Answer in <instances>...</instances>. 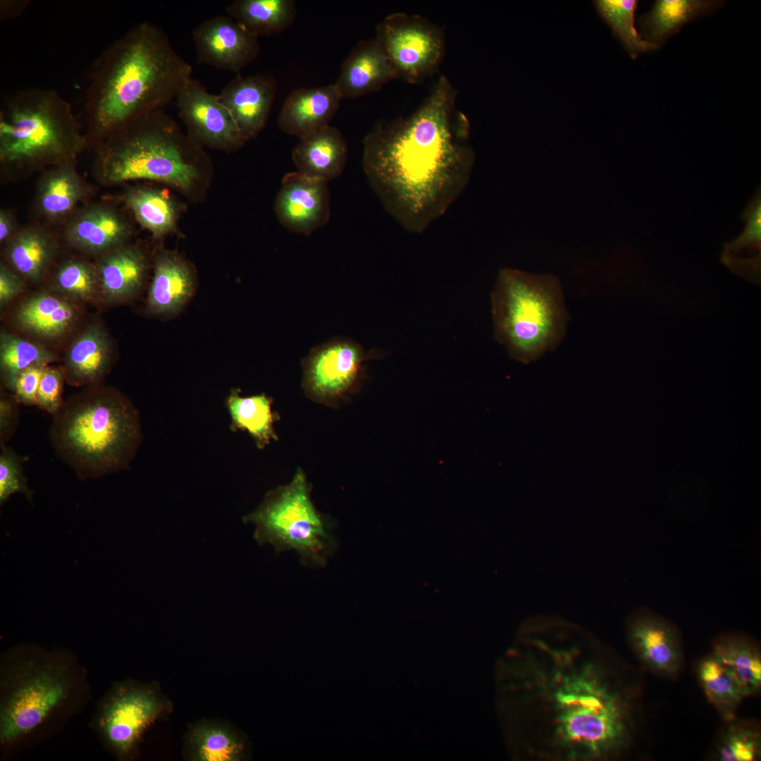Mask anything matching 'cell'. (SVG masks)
<instances>
[{"mask_svg": "<svg viewBox=\"0 0 761 761\" xmlns=\"http://www.w3.org/2000/svg\"><path fill=\"white\" fill-rule=\"evenodd\" d=\"M501 667L514 753L530 761H608L633 746L636 690L591 633L557 615L521 625Z\"/></svg>", "mask_w": 761, "mask_h": 761, "instance_id": "obj_1", "label": "cell"}, {"mask_svg": "<svg viewBox=\"0 0 761 761\" xmlns=\"http://www.w3.org/2000/svg\"><path fill=\"white\" fill-rule=\"evenodd\" d=\"M457 92L440 75L412 113L373 128L362 166L383 205L406 230L423 231L467 185L475 154Z\"/></svg>", "mask_w": 761, "mask_h": 761, "instance_id": "obj_2", "label": "cell"}, {"mask_svg": "<svg viewBox=\"0 0 761 761\" xmlns=\"http://www.w3.org/2000/svg\"><path fill=\"white\" fill-rule=\"evenodd\" d=\"M192 68L159 26L140 23L109 44L92 65L85 111L87 147L175 99Z\"/></svg>", "mask_w": 761, "mask_h": 761, "instance_id": "obj_3", "label": "cell"}, {"mask_svg": "<svg viewBox=\"0 0 761 761\" xmlns=\"http://www.w3.org/2000/svg\"><path fill=\"white\" fill-rule=\"evenodd\" d=\"M48 436L57 456L84 480L126 469L141 428L137 410L123 395L97 385L63 402Z\"/></svg>", "mask_w": 761, "mask_h": 761, "instance_id": "obj_4", "label": "cell"}, {"mask_svg": "<svg viewBox=\"0 0 761 761\" xmlns=\"http://www.w3.org/2000/svg\"><path fill=\"white\" fill-rule=\"evenodd\" d=\"M87 147L70 103L55 90L20 89L0 109V161L12 172L73 163Z\"/></svg>", "mask_w": 761, "mask_h": 761, "instance_id": "obj_5", "label": "cell"}, {"mask_svg": "<svg viewBox=\"0 0 761 761\" xmlns=\"http://www.w3.org/2000/svg\"><path fill=\"white\" fill-rule=\"evenodd\" d=\"M491 300L495 337L518 361L537 360L564 334L567 315L553 275L503 268Z\"/></svg>", "mask_w": 761, "mask_h": 761, "instance_id": "obj_6", "label": "cell"}, {"mask_svg": "<svg viewBox=\"0 0 761 761\" xmlns=\"http://www.w3.org/2000/svg\"><path fill=\"white\" fill-rule=\"evenodd\" d=\"M94 149V172L104 185L147 179L188 189L198 178L162 109L129 123Z\"/></svg>", "mask_w": 761, "mask_h": 761, "instance_id": "obj_7", "label": "cell"}, {"mask_svg": "<svg viewBox=\"0 0 761 761\" xmlns=\"http://www.w3.org/2000/svg\"><path fill=\"white\" fill-rule=\"evenodd\" d=\"M1 674L0 741L13 745L63 707L76 691L75 669L58 652L12 656Z\"/></svg>", "mask_w": 761, "mask_h": 761, "instance_id": "obj_8", "label": "cell"}, {"mask_svg": "<svg viewBox=\"0 0 761 761\" xmlns=\"http://www.w3.org/2000/svg\"><path fill=\"white\" fill-rule=\"evenodd\" d=\"M311 486L297 468L290 482L269 491L261 504L244 518L255 526L254 538L277 552L295 550L302 564L322 567L336 547L331 521L311 497Z\"/></svg>", "mask_w": 761, "mask_h": 761, "instance_id": "obj_9", "label": "cell"}, {"mask_svg": "<svg viewBox=\"0 0 761 761\" xmlns=\"http://www.w3.org/2000/svg\"><path fill=\"white\" fill-rule=\"evenodd\" d=\"M390 60L397 78L419 84L438 69L445 49L442 28L430 20L402 12L387 16L375 37Z\"/></svg>", "mask_w": 761, "mask_h": 761, "instance_id": "obj_10", "label": "cell"}, {"mask_svg": "<svg viewBox=\"0 0 761 761\" xmlns=\"http://www.w3.org/2000/svg\"><path fill=\"white\" fill-rule=\"evenodd\" d=\"M378 352H366L354 340L333 338L312 348L302 360V386L309 400L335 407L359 390L364 363Z\"/></svg>", "mask_w": 761, "mask_h": 761, "instance_id": "obj_11", "label": "cell"}, {"mask_svg": "<svg viewBox=\"0 0 761 761\" xmlns=\"http://www.w3.org/2000/svg\"><path fill=\"white\" fill-rule=\"evenodd\" d=\"M164 708L154 690L118 684L100 703L95 725L105 744L122 758L132 750L144 729Z\"/></svg>", "mask_w": 761, "mask_h": 761, "instance_id": "obj_12", "label": "cell"}, {"mask_svg": "<svg viewBox=\"0 0 761 761\" xmlns=\"http://www.w3.org/2000/svg\"><path fill=\"white\" fill-rule=\"evenodd\" d=\"M180 117L202 142L221 149H234L245 140L218 94L210 93L191 78L175 97Z\"/></svg>", "mask_w": 761, "mask_h": 761, "instance_id": "obj_13", "label": "cell"}, {"mask_svg": "<svg viewBox=\"0 0 761 761\" xmlns=\"http://www.w3.org/2000/svg\"><path fill=\"white\" fill-rule=\"evenodd\" d=\"M192 38L199 63L237 74L260 53L258 37L228 15L204 20L193 30Z\"/></svg>", "mask_w": 761, "mask_h": 761, "instance_id": "obj_14", "label": "cell"}, {"mask_svg": "<svg viewBox=\"0 0 761 761\" xmlns=\"http://www.w3.org/2000/svg\"><path fill=\"white\" fill-rule=\"evenodd\" d=\"M627 641L639 661L662 676L673 677L682 663L679 633L675 626L645 607L626 621Z\"/></svg>", "mask_w": 761, "mask_h": 761, "instance_id": "obj_15", "label": "cell"}, {"mask_svg": "<svg viewBox=\"0 0 761 761\" xmlns=\"http://www.w3.org/2000/svg\"><path fill=\"white\" fill-rule=\"evenodd\" d=\"M328 182L298 171L284 177L275 210L280 223L294 233L311 235L330 218Z\"/></svg>", "mask_w": 761, "mask_h": 761, "instance_id": "obj_16", "label": "cell"}, {"mask_svg": "<svg viewBox=\"0 0 761 761\" xmlns=\"http://www.w3.org/2000/svg\"><path fill=\"white\" fill-rule=\"evenodd\" d=\"M276 89L275 78L267 74L247 76L237 74L218 94L245 140L253 138L264 128Z\"/></svg>", "mask_w": 761, "mask_h": 761, "instance_id": "obj_17", "label": "cell"}, {"mask_svg": "<svg viewBox=\"0 0 761 761\" xmlns=\"http://www.w3.org/2000/svg\"><path fill=\"white\" fill-rule=\"evenodd\" d=\"M342 97L335 83L299 88L285 99L278 118L285 133L302 140L329 125L338 111Z\"/></svg>", "mask_w": 761, "mask_h": 761, "instance_id": "obj_18", "label": "cell"}, {"mask_svg": "<svg viewBox=\"0 0 761 761\" xmlns=\"http://www.w3.org/2000/svg\"><path fill=\"white\" fill-rule=\"evenodd\" d=\"M397 78L385 52L374 37L359 41L342 61L335 82L342 99H356L378 91Z\"/></svg>", "mask_w": 761, "mask_h": 761, "instance_id": "obj_19", "label": "cell"}, {"mask_svg": "<svg viewBox=\"0 0 761 761\" xmlns=\"http://www.w3.org/2000/svg\"><path fill=\"white\" fill-rule=\"evenodd\" d=\"M113 350L104 328L98 323L89 326L71 343L62 367L67 382L75 386L100 385L110 371Z\"/></svg>", "mask_w": 761, "mask_h": 761, "instance_id": "obj_20", "label": "cell"}, {"mask_svg": "<svg viewBox=\"0 0 761 761\" xmlns=\"http://www.w3.org/2000/svg\"><path fill=\"white\" fill-rule=\"evenodd\" d=\"M195 288V277L189 264L175 254L161 252L155 258L148 309L161 316L177 314L192 297Z\"/></svg>", "mask_w": 761, "mask_h": 761, "instance_id": "obj_21", "label": "cell"}, {"mask_svg": "<svg viewBox=\"0 0 761 761\" xmlns=\"http://www.w3.org/2000/svg\"><path fill=\"white\" fill-rule=\"evenodd\" d=\"M129 235L124 218L115 209L94 205L82 209L69 222L66 240L75 248L92 254L107 253L121 246Z\"/></svg>", "mask_w": 761, "mask_h": 761, "instance_id": "obj_22", "label": "cell"}, {"mask_svg": "<svg viewBox=\"0 0 761 761\" xmlns=\"http://www.w3.org/2000/svg\"><path fill=\"white\" fill-rule=\"evenodd\" d=\"M347 151L342 132L329 125L299 140L292 150V159L298 172L329 182L342 173Z\"/></svg>", "mask_w": 761, "mask_h": 761, "instance_id": "obj_23", "label": "cell"}, {"mask_svg": "<svg viewBox=\"0 0 761 761\" xmlns=\"http://www.w3.org/2000/svg\"><path fill=\"white\" fill-rule=\"evenodd\" d=\"M143 254L132 247H118L106 253L97 267L99 294L106 302H122L141 290L146 276Z\"/></svg>", "mask_w": 761, "mask_h": 761, "instance_id": "obj_24", "label": "cell"}, {"mask_svg": "<svg viewBox=\"0 0 761 761\" xmlns=\"http://www.w3.org/2000/svg\"><path fill=\"white\" fill-rule=\"evenodd\" d=\"M724 4L720 0H657L638 18L639 35L658 49L685 24L714 14Z\"/></svg>", "mask_w": 761, "mask_h": 761, "instance_id": "obj_25", "label": "cell"}, {"mask_svg": "<svg viewBox=\"0 0 761 761\" xmlns=\"http://www.w3.org/2000/svg\"><path fill=\"white\" fill-rule=\"evenodd\" d=\"M78 318L70 301L49 293L35 295L23 302L16 312V321L25 330L46 339L67 333Z\"/></svg>", "mask_w": 761, "mask_h": 761, "instance_id": "obj_26", "label": "cell"}, {"mask_svg": "<svg viewBox=\"0 0 761 761\" xmlns=\"http://www.w3.org/2000/svg\"><path fill=\"white\" fill-rule=\"evenodd\" d=\"M741 218L745 226L741 234L725 244L722 262L734 273L755 283L760 280L761 196L760 190L750 201Z\"/></svg>", "mask_w": 761, "mask_h": 761, "instance_id": "obj_27", "label": "cell"}, {"mask_svg": "<svg viewBox=\"0 0 761 761\" xmlns=\"http://www.w3.org/2000/svg\"><path fill=\"white\" fill-rule=\"evenodd\" d=\"M712 653L739 686L744 698L757 693L761 686V657L747 636L737 633L719 636Z\"/></svg>", "mask_w": 761, "mask_h": 761, "instance_id": "obj_28", "label": "cell"}, {"mask_svg": "<svg viewBox=\"0 0 761 761\" xmlns=\"http://www.w3.org/2000/svg\"><path fill=\"white\" fill-rule=\"evenodd\" d=\"M86 192L73 163L54 166L49 168L39 182L37 208L49 218H59L68 214Z\"/></svg>", "mask_w": 761, "mask_h": 761, "instance_id": "obj_29", "label": "cell"}, {"mask_svg": "<svg viewBox=\"0 0 761 761\" xmlns=\"http://www.w3.org/2000/svg\"><path fill=\"white\" fill-rule=\"evenodd\" d=\"M225 10L228 16L258 38L287 29L297 15L293 0H235Z\"/></svg>", "mask_w": 761, "mask_h": 761, "instance_id": "obj_30", "label": "cell"}, {"mask_svg": "<svg viewBox=\"0 0 761 761\" xmlns=\"http://www.w3.org/2000/svg\"><path fill=\"white\" fill-rule=\"evenodd\" d=\"M239 392L233 390L226 400L232 428L247 431L259 448L277 440L273 423L279 416L271 411L273 400L264 393L242 397Z\"/></svg>", "mask_w": 761, "mask_h": 761, "instance_id": "obj_31", "label": "cell"}, {"mask_svg": "<svg viewBox=\"0 0 761 761\" xmlns=\"http://www.w3.org/2000/svg\"><path fill=\"white\" fill-rule=\"evenodd\" d=\"M55 254L53 239L37 228H26L16 233L8 242L6 254L12 267L30 280H38L45 273Z\"/></svg>", "mask_w": 761, "mask_h": 761, "instance_id": "obj_32", "label": "cell"}, {"mask_svg": "<svg viewBox=\"0 0 761 761\" xmlns=\"http://www.w3.org/2000/svg\"><path fill=\"white\" fill-rule=\"evenodd\" d=\"M698 675L708 702L722 718L727 722L736 719L744 696L738 683L712 653L699 663Z\"/></svg>", "mask_w": 761, "mask_h": 761, "instance_id": "obj_33", "label": "cell"}, {"mask_svg": "<svg viewBox=\"0 0 761 761\" xmlns=\"http://www.w3.org/2000/svg\"><path fill=\"white\" fill-rule=\"evenodd\" d=\"M125 202L140 225L155 237H161L174 228L175 206L163 192L151 188H132L126 193Z\"/></svg>", "mask_w": 761, "mask_h": 761, "instance_id": "obj_34", "label": "cell"}, {"mask_svg": "<svg viewBox=\"0 0 761 761\" xmlns=\"http://www.w3.org/2000/svg\"><path fill=\"white\" fill-rule=\"evenodd\" d=\"M56 355L32 342L5 331L0 337V369L4 385L13 392L19 374L35 364L55 361Z\"/></svg>", "mask_w": 761, "mask_h": 761, "instance_id": "obj_35", "label": "cell"}, {"mask_svg": "<svg viewBox=\"0 0 761 761\" xmlns=\"http://www.w3.org/2000/svg\"><path fill=\"white\" fill-rule=\"evenodd\" d=\"M594 3L599 15L632 58L635 59L641 54L657 49L655 46L644 40L635 27L637 0H598Z\"/></svg>", "mask_w": 761, "mask_h": 761, "instance_id": "obj_36", "label": "cell"}, {"mask_svg": "<svg viewBox=\"0 0 761 761\" xmlns=\"http://www.w3.org/2000/svg\"><path fill=\"white\" fill-rule=\"evenodd\" d=\"M193 759L199 761H237L244 745L234 735L217 726H199L191 736Z\"/></svg>", "mask_w": 761, "mask_h": 761, "instance_id": "obj_37", "label": "cell"}, {"mask_svg": "<svg viewBox=\"0 0 761 761\" xmlns=\"http://www.w3.org/2000/svg\"><path fill=\"white\" fill-rule=\"evenodd\" d=\"M729 726L724 731L716 755L721 761H753L760 757L761 753L760 734L757 729L750 724L728 722Z\"/></svg>", "mask_w": 761, "mask_h": 761, "instance_id": "obj_38", "label": "cell"}, {"mask_svg": "<svg viewBox=\"0 0 761 761\" xmlns=\"http://www.w3.org/2000/svg\"><path fill=\"white\" fill-rule=\"evenodd\" d=\"M54 287L66 297L87 301L99 295L97 267L79 260L63 263L57 270Z\"/></svg>", "mask_w": 761, "mask_h": 761, "instance_id": "obj_39", "label": "cell"}, {"mask_svg": "<svg viewBox=\"0 0 761 761\" xmlns=\"http://www.w3.org/2000/svg\"><path fill=\"white\" fill-rule=\"evenodd\" d=\"M0 503L2 505L13 494L24 493L32 502V494L23 474V460L12 449L1 446Z\"/></svg>", "mask_w": 761, "mask_h": 761, "instance_id": "obj_40", "label": "cell"}, {"mask_svg": "<svg viewBox=\"0 0 761 761\" xmlns=\"http://www.w3.org/2000/svg\"><path fill=\"white\" fill-rule=\"evenodd\" d=\"M65 378L62 367L47 366L41 377L38 387L36 405L41 409L54 415L61 407L63 383Z\"/></svg>", "mask_w": 761, "mask_h": 761, "instance_id": "obj_41", "label": "cell"}, {"mask_svg": "<svg viewBox=\"0 0 761 761\" xmlns=\"http://www.w3.org/2000/svg\"><path fill=\"white\" fill-rule=\"evenodd\" d=\"M49 365L35 364L23 371L17 378L14 393L18 402L25 405H36V397L45 368Z\"/></svg>", "mask_w": 761, "mask_h": 761, "instance_id": "obj_42", "label": "cell"}, {"mask_svg": "<svg viewBox=\"0 0 761 761\" xmlns=\"http://www.w3.org/2000/svg\"><path fill=\"white\" fill-rule=\"evenodd\" d=\"M24 283L19 275L1 263L0 265V304L4 306L19 295Z\"/></svg>", "mask_w": 761, "mask_h": 761, "instance_id": "obj_43", "label": "cell"}, {"mask_svg": "<svg viewBox=\"0 0 761 761\" xmlns=\"http://www.w3.org/2000/svg\"><path fill=\"white\" fill-rule=\"evenodd\" d=\"M18 419L17 407L11 400L1 397L0 400V441L1 446L13 435Z\"/></svg>", "mask_w": 761, "mask_h": 761, "instance_id": "obj_44", "label": "cell"}, {"mask_svg": "<svg viewBox=\"0 0 761 761\" xmlns=\"http://www.w3.org/2000/svg\"><path fill=\"white\" fill-rule=\"evenodd\" d=\"M30 1H1V20H6L20 15L30 4Z\"/></svg>", "mask_w": 761, "mask_h": 761, "instance_id": "obj_45", "label": "cell"}, {"mask_svg": "<svg viewBox=\"0 0 761 761\" xmlns=\"http://www.w3.org/2000/svg\"><path fill=\"white\" fill-rule=\"evenodd\" d=\"M14 218L11 213L8 210L1 209L0 211V241L9 240L15 234Z\"/></svg>", "mask_w": 761, "mask_h": 761, "instance_id": "obj_46", "label": "cell"}]
</instances>
